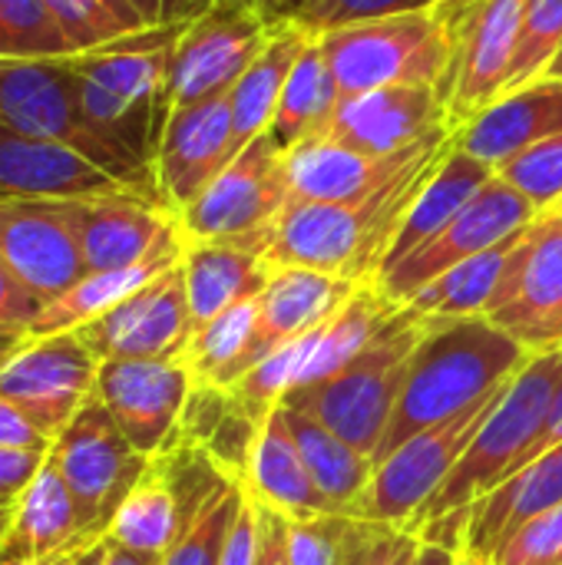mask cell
Segmentation results:
<instances>
[{
	"label": "cell",
	"mask_w": 562,
	"mask_h": 565,
	"mask_svg": "<svg viewBox=\"0 0 562 565\" xmlns=\"http://www.w3.org/2000/svg\"><path fill=\"white\" fill-rule=\"evenodd\" d=\"M530 354L562 344V212H540L517 242L487 315Z\"/></svg>",
	"instance_id": "7c38bea8"
},
{
	"label": "cell",
	"mask_w": 562,
	"mask_h": 565,
	"mask_svg": "<svg viewBox=\"0 0 562 565\" xmlns=\"http://www.w3.org/2000/svg\"><path fill=\"white\" fill-rule=\"evenodd\" d=\"M0 450H53V440L36 430L3 394H0Z\"/></svg>",
	"instance_id": "681fc988"
},
{
	"label": "cell",
	"mask_w": 562,
	"mask_h": 565,
	"mask_svg": "<svg viewBox=\"0 0 562 565\" xmlns=\"http://www.w3.org/2000/svg\"><path fill=\"white\" fill-rule=\"evenodd\" d=\"M401 308L404 305L391 301L378 281L358 285V291L344 301V308L321 328L318 344H315L295 391L315 387V384L328 381L331 374H338L344 364H351L388 328V321H394L401 315Z\"/></svg>",
	"instance_id": "836d02e7"
},
{
	"label": "cell",
	"mask_w": 562,
	"mask_h": 565,
	"mask_svg": "<svg viewBox=\"0 0 562 565\" xmlns=\"http://www.w3.org/2000/svg\"><path fill=\"white\" fill-rule=\"evenodd\" d=\"M562 503V440L556 447L543 450L533 463H527L520 473H513L503 487L487 493L470 507L467 520V540L464 550H470L480 559H490L503 540H510L527 520L537 513Z\"/></svg>",
	"instance_id": "83f0119b"
},
{
	"label": "cell",
	"mask_w": 562,
	"mask_h": 565,
	"mask_svg": "<svg viewBox=\"0 0 562 565\" xmlns=\"http://www.w3.org/2000/svg\"><path fill=\"white\" fill-rule=\"evenodd\" d=\"M354 291H358L354 281L335 278L325 271H311V268L272 271V281L255 298L258 328H255V348L248 358V371L258 361H265L272 351H278L282 344L305 338V334L318 331L321 324H328Z\"/></svg>",
	"instance_id": "484cf974"
},
{
	"label": "cell",
	"mask_w": 562,
	"mask_h": 565,
	"mask_svg": "<svg viewBox=\"0 0 562 565\" xmlns=\"http://www.w3.org/2000/svg\"><path fill=\"white\" fill-rule=\"evenodd\" d=\"M497 175L507 185H513L523 199H530L537 212L553 209L562 199V132L507 159L497 169Z\"/></svg>",
	"instance_id": "f6af8a7d"
},
{
	"label": "cell",
	"mask_w": 562,
	"mask_h": 565,
	"mask_svg": "<svg viewBox=\"0 0 562 565\" xmlns=\"http://www.w3.org/2000/svg\"><path fill=\"white\" fill-rule=\"evenodd\" d=\"M547 76H550V79H562V46H560V53L553 56V63H550Z\"/></svg>",
	"instance_id": "be15d7a7"
},
{
	"label": "cell",
	"mask_w": 562,
	"mask_h": 565,
	"mask_svg": "<svg viewBox=\"0 0 562 565\" xmlns=\"http://www.w3.org/2000/svg\"><path fill=\"white\" fill-rule=\"evenodd\" d=\"M308 40H311V33L295 26V23L272 26V36L262 46V53L235 79L229 103H232V126H235V146L238 149H245L255 136L268 132L272 116H275L278 99H282V89H285V79L295 70Z\"/></svg>",
	"instance_id": "1f68e13d"
},
{
	"label": "cell",
	"mask_w": 562,
	"mask_h": 565,
	"mask_svg": "<svg viewBox=\"0 0 562 565\" xmlns=\"http://www.w3.org/2000/svg\"><path fill=\"white\" fill-rule=\"evenodd\" d=\"M480 3H484V0H437L434 13H437V17L450 26V33H454V30H457V26L474 13Z\"/></svg>",
	"instance_id": "9f6ffc18"
},
{
	"label": "cell",
	"mask_w": 562,
	"mask_h": 565,
	"mask_svg": "<svg viewBox=\"0 0 562 565\" xmlns=\"http://www.w3.org/2000/svg\"><path fill=\"white\" fill-rule=\"evenodd\" d=\"M272 36L258 3L212 7L192 20L172 43L166 106H189L212 93L232 89L248 63L262 53Z\"/></svg>",
	"instance_id": "4fadbf2b"
},
{
	"label": "cell",
	"mask_w": 562,
	"mask_h": 565,
	"mask_svg": "<svg viewBox=\"0 0 562 565\" xmlns=\"http://www.w3.org/2000/svg\"><path fill=\"white\" fill-rule=\"evenodd\" d=\"M510 387V384H507ZM497 394L477 401L474 407L460 411L441 427H431L411 440H404L394 454H388L381 463H374L371 483L351 507V520L371 523V526H391V530H411L421 510L437 497V490L447 483L467 447L477 440L480 427L487 424L490 411L503 397Z\"/></svg>",
	"instance_id": "ba28073f"
},
{
	"label": "cell",
	"mask_w": 562,
	"mask_h": 565,
	"mask_svg": "<svg viewBox=\"0 0 562 565\" xmlns=\"http://www.w3.org/2000/svg\"><path fill=\"white\" fill-rule=\"evenodd\" d=\"M427 331L411 354L401 401L381 440L374 463L404 440L447 424L460 411L507 387L527 364L530 351L487 318H424Z\"/></svg>",
	"instance_id": "7a4b0ae2"
},
{
	"label": "cell",
	"mask_w": 562,
	"mask_h": 565,
	"mask_svg": "<svg viewBox=\"0 0 562 565\" xmlns=\"http://www.w3.org/2000/svg\"><path fill=\"white\" fill-rule=\"evenodd\" d=\"M99 361L126 358H179L192 341V315L182 278V262L146 288L129 295L123 305L106 311L76 331Z\"/></svg>",
	"instance_id": "ac0fdd59"
},
{
	"label": "cell",
	"mask_w": 562,
	"mask_h": 565,
	"mask_svg": "<svg viewBox=\"0 0 562 565\" xmlns=\"http://www.w3.org/2000/svg\"><path fill=\"white\" fill-rule=\"evenodd\" d=\"M86 533L96 530H86L70 487L63 483L56 463L46 457V463L17 503L10 536L0 546V563L20 565L53 556Z\"/></svg>",
	"instance_id": "f1b7e54d"
},
{
	"label": "cell",
	"mask_w": 562,
	"mask_h": 565,
	"mask_svg": "<svg viewBox=\"0 0 562 565\" xmlns=\"http://www.w3.org/2000/svg\"><path fill=\"white\" fill-rule=\"evenodd\" d=\"M50 454L43 450H0V507H17Z\"/></svg>",
	"instance_id": "7dc6e473"
},
{
	"label": "cell",
	"mask_w": 562,
	"mask_h": 565,
	"mask_svg": "<svg viewBox=\"0 0 562 565\" xmlns=\"http://www.w3.org/2000/svg\"><path fill=\"white\" fill-rule=\"evenodd\" d=\"M272 238H232V242H185L182 278L189 295L192 328H205L229 308L252 301L272 281L265 265Z\"/></svg>",
	"instance_id": "d4e9b609"
},
{
	"label": "cell",
	"mask_w": 562,
	"mask_h": 565,
	"mask_svg": "<svg viewBox=\"0 0 562 565\" xmlns=\"http://www.w3.org/2000/svg\"><path fill=\"white\" fill-rule=\"evenodd\" d=\"M494 175H497V172H494L487 162L467 156V152L457 149V142H454V146L447 149V156L441 159V166L434 169L431 182H427V185L421 189V195L414 199L411 212L404 215V225H401V232H397V238H394V245H391V252H388L381 271L394 268V265L404 262L411 252H417V248L427 245L434 235H441Z\"/></svg>",
	"instance_id": "4dcf8cb0"
},
{
	"label": "cell",
	"mask_w": 562,
	"mask_h": 565,
	"mask_svg": "<svg viewBox=\"0 0 562 565\" xmlns=\"http://www.w3.org/2000/svg\"><path fill=\"white\" fill-rule=\"evenodd\" d=\"M255 556H258V520H255V503L245 497V503L235 516V526L229 533L222 565H255Z\"/></svg>",
	"instance_id": "816d5d0a"
},
{
	"label": "cell",
	"mask_w": 562,
	"mask_h": 565,
	"mask_svg": "<svg viewBox=\"0 0 562 565\" xmlns=\"http://www.w3.org/2000/svg\"><path fill=\"white\" fill-rule=\"evenodd\" d=\"M99 358L86 341L70 334L23 338V344L0 364V394L53 444L96 401Z\"/></svg>",
	"instance_id": "30bf717a"
},
{
	"label": "cell",
	"mask_w": 562,
	"mask_h": 565,
	"mask_svg": "<svg viewBox=\"0 0 562 565\" xmlns=\"http://www.w3.org/2000/svg\"><path fill=\"white\" fill-rule=\"evenodd\" d=\"M185 26H152L113 46L70 56L89 126L146 172H152L159 136L169 119V60L172 43Z\"/></svg>",
	"instance_id": "3957f363"
},
{
	"label": "cell",
	"mask_w": 562,
	"mask_h": 565,
	"mask_svg": "<svg viewBox=\"0 0 562 565\" xmlns=\"http://www.w3.org/2000/svg\"><path fill=\"white\" fill-rule=\"evenodd\" d=\"M427 321L407 305L388 328L338 374L315 387L291 391L282 404L311 414L368 460L378 457L404 391L411 354L417 351Z\"/></svg>",
	"instance_id": "5b68a950"
},
{
	"label": "cell",
	"mask_w": 562,
	"mask_h": 565,
	"mask_svg": "<svg viewBox=\"0 0 562 565\" xmlns=\"http://www.w3.org/2000/svg\"><path fill=\"white\" fill-rule=\"evenodd\" d=\"M338 103H341V86L335 79V70H331L318 36H311L308 46L301 50L295 70L285 79L278 109L268 126L272 142L282 152H288L305 139L328 136Z\"/></svg>",
	"instance_id": "d6a6232c"
},
{
	"label": "cell",
	"mask_w": 562,
	"mask_h": 565,
	"mask_svg": "<svg viewBox=\"0 0 562 565\" xmlns=\"http://www.w3.org/2000/svg\"><path fill=\"white\" fill-rule=\"evenodd\" d=\"M185 242L139 262L129 268H113V271H86L73 288H66L63 295H56L53 301H46L40 308V315L33 318V324L26 328V338H50V334H70L86 328L89 321L103 318L106 311H113L116 305H123L129 295H136L139 288H146L152 278H159L162 271L176 268L182 262Z\"/></svg>",
	"instance_id": "f546056e"
},
{
	"label": "cell",
	"mask_w": 562,
	"mask_h": 565,
	"mask_svg": "<svg viewBox=\"0 0 562 565\" xmlns=\"http://www.w3.org/2000/svg\"><path fill=\"white\" fill-rule=\"evenodd\" d=\"M179 533H182L179 497H176L166 470L159 467V460L149 457L142 480L129 490V497L119 503V510L109 523V543L162 559L172 550V543L179 540Z\"/></svg>",
	"instance_id": "8d00e7d4"
},
{
	"label": "cell",
	"mask_w": 562,
	"mask_h": 565,
	"mask_svg": "<svg viewBox=\"0 0 562 565\" xmlns=\"http://www.w3.org/2000/svg\"><path fill=\"white\" fill-rule=\"evenodd\" d=\"M523 0H484L454 30V60L444 83V99L454 129L494 106L507 93L517 40H520Z\"/></svg>",
	"instance_id": "d6986e66"
},
{
	"label": "cell",
	"mask_w": 562,
	"mask_h": 565,
	"mask_svg": "<svg viewBox=\"0 0 562 565\" xmlns=\"http://www.w3.org/2000/svg\"><path fill=\"white\" fill-rule=\"evenodd\" d=\"M106 553H109V536H106V533H86V536L73 540L66 550H60V553H53V556H43V559H33V563L20 565H103Z\"/></svg>",
	"instance_id": "f5cc1de1"
},
{
	"label": "cell",
	"mask_w": 562,
	"mask_h": 565,
	"mask_svg": "<svg viewBox=\"0 0 562 565\" xmlns=\"http://www.w3.org/2000/svg\"><path fill=\"white\" fill-rule=\"evenodd\" d=\"M562 46V0H523L520 40L507 79V93L523 89L547 76ZM503 93V96H507Z\"/></svg>",
	"instance_id": "b9f144b4"
},
{
	"label": "cell",
	"mask_w": 562,
	"mask_h": 565,
	"mask_svg": "<svg viewBox=\"0 0 562 565\" xmlns=\"http://www.w3.org/2000/svg\"><path fill=\"white\" fill-rule=\"evenodd\" d=\"M457 565H490V559H480V556H474L470 550H460V553H457Z\"/></svg>",
	"instance_id": "6125c7cd"
},
{
	"label": "cell",
	"mask_w": 562,
	"mask_h": 565,
	"mask_svg": "<svg viewBox=\"0 0 562 565\" xmlns=\"http://www.w3.org/2000/svg\"><path fill=\"white\" fill-rule=\"evenodd\" d=\"M50 460L70 487L86 530L106 536L119 503L149 467V457L126 440V434L99 401L86 404L76 420L56 437Z\"/></svg>",
	"instance_id": "8fae6325"
},
{
	"label": "cell",
	"mask_w": 562,
	"mask_h": 565,
	"mask_svg": "<svg viewBox=\"0 0 562 565\" xmlns=\"http://www.w3.org/2000/svg\"><path fill=\"white\" fill-rule=\"evenodd\" d=\"M523 232L527 228H520L507 242L454 265L450 271L437 275L417 295H411L404 305L421 318H441V321L444 318H487L494 308V298L500 291L507 262H510L517 242L523 238Z\"/></svg>",
	"instance_id": "e575fe53"
},
{
	"label": "cell",
	"mask_w": 562,
	"mask_h": 565,
	"mask_svg": "<svg viewBox=\"0 0 562 565\" xmlns=\"http://www.w3.org/2000/svg\"><path fill=\"white\" fill-rule=\"evenodd\" d=\"M358 520L351 516H308L288 520L285 546L291 565H351Z\"/></svg>",
	"instance_id": "ee69618b"
},
{
	"label": "cell",
	"mask_w": 562,
	"mask_h": 565,
	"mask_svg": "<svg viewBox=\"0 0 562 565\" xmlns=\"http://www.w3.org/2000/svg\"><path fill=\"white\" fill-rule=\"evenodd\" d=\"M417 546H421V536L397 530V533L391 536V543H388V550H384V556H381V563L378 565H414V559H417Z\"/></svg>",
	"instance_id": "11a10c76"
},
{
	"label": "cell",
	"mask_w": 562,
	"mask_h": 565,
	"mask_svg": "<svg viewBox=\"0 0 562 565\" xmlns=\"http://www.w3.org/2000/svg\"><path fill=\"white\" fill-rule=\"evenodd\" d=\"M441 129L454 122L437 86H381L341 96L328 136L368 156H394Z\"/></svg>",
	"instance_id": "44dd1931"
},
{
	"label": "cell",
	"mask_w": 562,
	"mask_h": 565,
	"mask_svg": "<svg viewBox=\"0 0 562 565\" xmlns=\"http://www.w3.org/2000/svg\"><path fill=\"white\" fill-rule=\"evenodd\" d=\"M255 328H258V305L242 301L199 328L185 351L179 354L182 364L189 367L192 381L202 387H222L229 391L245 371L248 358L255 348Z\"/></svg>",
	"instance_id": "74e56055"
},
{
	"label": "cell",
	"mask_w": 562,
	"mask_h": 565,
	"mask_svg": "<svg viewBox=\"0 0 562 565\" xmlns=\"http://www.w3.org/2000/svg\"><path fill=\"white\" fill-rule=\"evenodd\" d=\"M450 129H441L427 136L424 142L394 152V156H368L361 149H351L331 136H315L298 142L285 152V179H288V202H351L388 179H394L407 162H414L437 136Z\"/></svg>",
	"instance_id": "7402d4cb"
},
{
	"label": "cell",
	"mask_w": 562,
	"mask_h": 565,
	"mask_svg": "<svg viewBox=\"0 0 562 565\" xmlns=\"http://www.w3.org/2000/svg\"><path fill=\"white\" fill-rule=\"evenodd\" d=\"M126 3L142 17L146 26H162V7H166V0H126Z\"/></svg>",
	"instance_id": "680465c9"
},
{
	"label": "cell",
	"mask_w": 562,
	"mask_h": 565,
	"mask_svg": "<svg viewBox=\"0 0 562 565\" xmlns=\"http://www.w3.org/2000/svg\"><path fill=\"white\" fill-rule=\"evenodd\" d=\"M43 3L60 23L63 36L70 40L73 56L93 53L119 40H129L142 30H152L126 0H43Z\"/></svg>",
	"instance_id": "f35d334b"
},
{
	"label": "cell",
	"mask_w": 562,
	"mask_h": 565,
	"mask_svg": "<svg viewBox=\"0 0 562 565\" xmlns=\"http://www.w3.org/2000/svg\"><path fill=\"white\" fill-rule=\"evenodd\" d=\"M318 43L335 70L341 96L381 86L444 89L454 60V33L434 10L358 20L321 33Z\"/></svg>",
	"instance_id": "52a82bcc"
},
{
	"label": "cell",
	"mask_w": 562,
	"mask_h": 565,
	"mask_svg": "<svg viewBox=\"0 0 562 565\" xmlns=\"http://www.w3.org/2000/svg\"><path fill=\"white\" fill-rule=\"evenodd\" d=\"M252 503H255V520H258V556H255V565H291L288 563V546H285L288 520L282 513H275L272 507L258 503V500H252Z\"/></svg>",
	"instance_id": "f907efd6"
},
{
	"label": "cell",
	"mask_w": 562,
	"mask_h": 565,
	"mask_svg": "<svg viewBox=\"0 0 562 565\" xmlns=\"http://www.w3.org/2000/svg\"><path fill=\"white\" fill-rule=\"evenodd\" d=\"M238 3H258V0H215V7H238Z\"/></svg>",
	"instance_id": "e7e4bbea"
},
{
	"label": "cell",
	"mask_w": 562,
	"mask_h": 565,
	"mask_svg": "<svg viewBox=\"0 0 562 565\" xmlns=\"http://www.w3.org/2000/svg\"><path fill=\"white\" fill-rule=\"evenodd\" d=\"M0 126L43 142L66 146L119 179L126 189L162 205L156 175L113 149L79 106V79L70 56L60 60H3L0 56Z\"/></svg>",
	"instance_id": "8992f818"
},
{
	"label": "cell",
	"mask_w": 562,
	"mask_h": 565,
	"mask_svg": "<svg viewBox=\"0 0 562 565\" xmlns=\"http://www.w3.org/2000/svg\"><path fill=\"white\" fill-rule=\"evenodd\" d=\"M454 146V129L437 136L414 162L374 192L351 202H288L265 252L268 271L311 268L354 285L378 281L384 258L421 189Z\"/></svg>",
	"instance_id": "6da1fadb"
},
{
	"label": "cell",
	"mask_w": 562,
	"mask_h": 565,
	"mask_svg": "<svg viewBox=\"0 0 562 565\" xmlns=\"http://www.w3.org/2000/svg\"><path fill=\"white\" fill-rule=\"evenodd\" d=\"M242 490L282 513L285 520H308V516H344L315 483L308 473L298 444L288 434V424L282 417V407L268 414V420L258 427L248 470L242 480Z\"/></svg>",
	"instance_id": "4316f807"
},
{
	"label": "cell",
	"mask_w": 562,
	"mask_h": 565,
	"mask_svg": "<svg viewBox=\"0 0 562 565\" xmlns=\"http://www.w3.org/2000/svg\"><path fill=\"white\" fill-rule=\"evenodd\" d=\"M282 417H285L288 434L298 444V454H301L308 473L315 477L318 490L348 516L351 507L358 503V497L364 493V487L371 483L374 460L358 454L351 444H344L335 430H328L321 420H315L305 411L282 404Z\"/></svg>",
	"instance_id": "d590c367"
},
{
	"label": "cell",
	"mask_w": 562,
	"mask_h": 565,
	"mask_svg": "<svg viewBox=\"0 0 562 565\" xmlns=\"http://www.w3.org/2000/svg\"><path fill=\"white\" fill-rule=\"evenodd\" d=\"M537 215L540 212L530 199H523L513 185H507L500 175H494L441 235H434L427 245L411 252L394 268L381 271L378 285L391 301L404 305L427 281H434L437 275L450 271L454 265L507 242L510 235L527 228Z\"/></svg>",
	"instance_id": "5bb4252c"
},
{
	"label": "cell",
	"mask_w": 562,
	"mask_h": 565,
	"mask_svg": "<svg viewBox=\"0 0 562 565\" xmlns=\"http://www.w3.org/2000/svg\"><path fill=\"white\" fill-rule=\"evenodd\" d=\"M556 205H562V199H560V202H556Z\"/></svg>",
	"instance_id": "003e7915"
},
{
	"label": "cell",
	"mask_w": 562,
	"mask_h": 565,
	"mask_svg": "<svg viewBox=\"0 0 562 565\" xmlns=\"http://www.w3.org/2000/svg\"><path fill=\"white\" fill-rule=\"evenodd\" d=\"M229 93L232 89H222L199 103L169 109L152 172L159 199L172 215L189 209L212 185V179L242 152L235 146Z\"/></svg>",
	"instance_id": "9a60e30c"
},
{
	"label": "cell",
	"mask_w": 562,
	"mask_h": 565,
	"mask_svg": "<svg viewBox=\"0 0 562 565\" xmlns=\"http://www.w3.org/2000/svg\"><path fill=\"white\" fill-rule=\"evenodd\" d=\"M245 503V493L238 483L225 487L172 543V550L162 556L159 565H222V553L229 543V533L235 526V516Z\"/></svg>",
	"instance_id": "7bdbcfd3"
},
{
	"label": "cell",
	"mask_w": 562,
	"mask_h": 565,
	"mask_svg": "<svg viewBox=\"0 0 562 565\" xmlns=\"http://www.w3.org/2000/svg\"><path fill=\"white\" fill-rule=\"evenodd\" d=\"M547 212H550V209H547ZM553 212H562V205H553Z\"/></svg>",
	"instance_id": "03108f58"
},
{
	"label": "cell",
	"mask_w": 562,
	"mask_h": 565,
	"mask_svg": "<svg viewBox=\"0 0 562 565\" xmlns=\"http://www.w3.org/2000/svg\"><path fill=\"white\" fill-rule=\"evenodd\" d=\"M192 387L182 358H126L99 364L96 401L139 454L156 457L172 440Z\"/></svg>",
	"instance_id": "2e32d148"
},
{
	"label": "cell",
	"mask_w": 562,
	"mask_h": 565,
	"mask_svg": "<svg viewBox=\"0 0 562 565\" xmlns=\"http://www.w3.org/2000/svg\"><path fill=\"white\" fill-rule=\"evenodd\" d=\"M66 209L86 271L129 268L185 242L179 218L166 205L136 192L66 199Z\"/></svg>",
	"instance_id": "ffe728a7"
},
{
	"label": "cell",
	"mask_w": 562,
	"mask_h": 565,
	"mask_svg": "<svg viewBox=\"0 0 562 565\" xmlns=\"http://www.w3.org/2000/svg\"><path fill=\"white\" fill-rule=\"evenodd\" d=\"M0 56L60 60L73 56V46L43 0H0Z\"/></svg>",
	"instance_id": "60d3db41"
},
{
	"label": "cell",
	"mask_w": 562,
	"mask_h": 565,
	"mask_svg": "<svg viewBox=\"0 0 562 565\" xmlns=\"http://www.w3.org/2000/svg\"><path fill=\"white\" fill-rule=\"evenodd\" d=\"M265 20L272 26L295 23L308 30L311 36H321L328 30L374 20V17H394L411 10H434L437 0H258Z\"/></svg>",
	"instance_id": "ab89813d"
},
{
	"label": "cell",
	"mask_w": 562,
	"mask_h": 565,
	"mask_svg": "<svg viewBox=\"0 0 562 565\" xmlns=\"http://www.w3.org/2000/svg\"><path fill=\"white\" fill-rule=\"evenodd\" d=\"M464 546L454 540H437V536H421L417 559L414 565H457V553Z\"/></svg>",
	"instance_id": "db71d44e"
},
{
	"label": "cell",
	"mask_w": 562,
	"mask_h": 565,
	"mask_svg": "<svg viewBox=\"0 0 562 565\" xmlns=\"http://www.w3.org/2000/svg\"><path fill=\"white\" fill-rule=\"evenodd\" d=\"M13 516H17V507H0V546H3V543H7V536H10Z\"/></svg>",
	"instance_id": "94428289"
},
{
	"label": "cell",
	"mask_w": 562,
	"mask_h": 565,
	"mask_svg": "<svg viewBox=\"0 0 562 565\" xmlns=\"http://www.w3.org/2000/svg\"><path fill=\"white\" fill-rule=\"evenodd\" d=\"M162 559H156V556H142V553H132V550H123V546H113L109 543V553H106V559L103 565H159Z\"/></svg>",
	"instance_id": "6f0895ef"
},
{
	"label": "cell",
	"mask_w": 562,
	"mask_h": 565,
	"mask_svg": "<svg viewBox=\"0 0 562 565\" xmlns=\"http://www.w3.org/2000/svg\"><path fill=\"white\" fill-rule=\"evenodd\" d=\"M285 205V152L262 132L176 218L185 242L272 238Z\"/></svg>",
	"instance_id": "9c48e42d"
},
{
	"label": "cell",
	"mask_w": 562,
	"mask_h": 565,
	"mask_svg": "<svg viewBox=\"0 0 562 565\" xmlns=\"http://www.w3.org/2000/svg\"><path fill=\"white\" fill-rule=\"evenodd\" d=\"M562 132V79H537L500 96L470 122L454 129L457 149L487 162L494 172L523 149Z\"/></svg>",
	"instance_id": "cb8c5ba5"
},
{
	"label": "cell",
	"mask_w": 562,
	"mask_h": 565,
	"mask_svg": "<svg viewBox=\"0 0 562 565\" xmlns=\"http://www.w3.org/2000/svg\"><path fill=\"white\" fill-rule=\"evenodd\" d=\"M43 301L26 291L3 265H0V328H20L26 331L33 318L40 315Z\"/></svg>",
	"instance_id": "c3c4849f"
},
{
	"label": "cell",
	"mask_w": 562,
	"mask_h": 565,
	"mask_svg": "<svg viewBox=\"0 0 562 565\" xmlns=\"http://www.w3.org/2000/svg\"><path fill=\"white\" fill-rule=\"evenodd\" d=\"M490 565H562V503L537 513L503 540Z\"/></svg>",
	"instance_id": "bcb514c9"
},
{
	"label": "cell",
	"mask_w": 562,
	"mask_h": 565,
	"mask_svg": "<svg viewBox=\"0 0 562 565\" xmlns=\"http://www.w3.org/2000/svg\"><path fill=\"white\" fill-rule=\"evenodd\" d=\"M560 371L562 344L530 358V364L510 381V387L490 411L487 424L480 427L477 440L467 447L447 483L421 510V516L407 533L421 536L427 523H437L457 510H470L477 500H484L487 493L503 487L513 473H520L527 463H533L550 417L553 391L560 384Z\"/></svg>",
	"instance_id": "277c9868"
},
{
	"label": "cell",
	"mask_w": 562,
	"mask_h": 565,
	"mask_svg": "<svg viewBox=\"0 0 562 565\" xmlns=\"http://www.w3.org/2000/svg\"><path fill=\"white\" fill-rule=\"evenodd\" d=\"M0 265L43 305L83 275L66 199H0Z\"/></svg>",
	"instance_id": "e0dca14e"
},
{
	"label": "cell",
	"mask_w": 562,
	"mask_h": 565,
	"mask_svg": "<svg viewBox=\"0 0 562 565\" xmlns=\"http://www.w3.org/2000/svg\"><path fill=\"white\" fill-rule=\"evenodd\" d=\"M23 338H26V331H20V328H0V364L23 344Z\"/></svg>",
	"instance_id": "91938a15"
},
{
	"label": "cell",
	"mask_w": 562,
	"mask_h": 565,
	"mask_svg": "<svg viewBox=\"0 0 562 565\" xmlns=\"http://www.w3.org/2000/svg\"><path fill=\"white\" fill-rule=\"evenodd\" d=\"M113 192L132 189L66 146L0 126V199H93Z\"/></svg>",
	"instance_id": "603a6c76"
}]
</instances>
